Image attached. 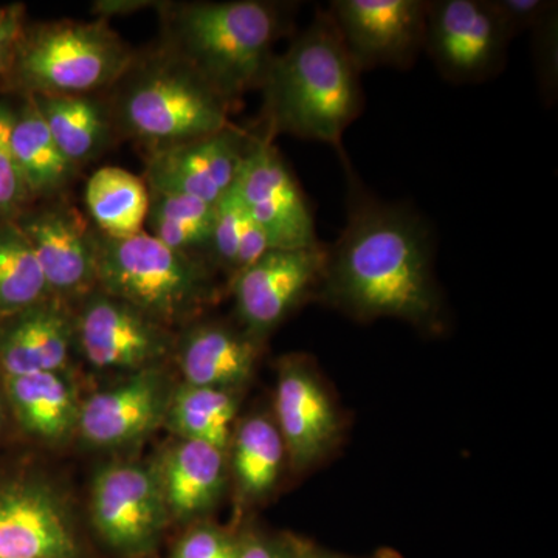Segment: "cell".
<instances>
[{
    "mask_svg": "<svg viewBox=\"0 0 558 558\" xmlns=\"http://www.w3.org/2000/svg\"><path fill=\"white\" fill-rule=\"evenodd\" d=\"M347 226L328 245L317 299L360 322L398 318L427 333L446 329L435 275V233L416 208L385 202L349 180Z\"/></svg>",
    "mask_w": 558,
    "mask_h": 558,
    "instance_id": "6da1fadb",
    "label": "cell"
},
{
    "mask_svg": "<svg viewBox=\"0 0 558 558\" xmlns=\"http://www.w3.org/2000/svg\"><path fill=\"white\" fill-rule=\"evenodd\" d=\"M360 70L328 10L275 54L263 84L264 134H288L341 149L348 128L365 108Z\"/></svg>",
    "mask_w": 558,
    "mask_h": 558,
    "instance_id": "7a4b0ae2",
    "label": "cell"
},
{
    "mask_svg": "<svg viewBox=\"0 0 558 558\" xmlns=\"http://www.w3.org/2000/svg\"><path fill=\"white\" fill-rule=\"evenodd\" d=\"M296 9L299 3L274 0L160 2L161 46L189 61L234 106L259 89Z\"/></svg>",
    "mask_w": 558,
    "mask_h": 558,
    "instance_id": "3957f363",
    "label": "cell"
},
{
    "mask_svg": "<svg viewBox=\"0 0 558 558\" xmlns=\"http://www.w3.org/2000/svg\"><path fill=\"white\" fill-rule=\"evenodd\" d=\"M117 137L153 153L215 134L233 106L189 61L165 46L137 53L105 92Z\"/></svg>",
    "mask_w": 558,
    "mask_h": 558,
    "instance_id": "277c9868",
    "label": "cell"
},
{
    "mask_svg": "<svg viewBox=\"0 0 558 558\" xmlns=\"http://www.w3.org/2000/svg\"><path fill=\"white\" fill-rule=\"evenodd\" d=\"M97 289L167 328L196 322L218 300L215 267L204 255L178 252L148 231L109 238L95 230Z\"/></svg>",
    "mask_w": 558,
    "mask_h": 558,
    "instance_id": "5b68a950",
    "label": "cell"
},
{
    "mask_svg": "<svg viewBox=\"0 0 558 558\" xmlns=\"http://www.w3.org/2000/svg\"><path fill=\"white\" fill-rule=\"evenodd\" d=\"M134 54L105 20L27 24L0 83L20 98L105 94Z\"/></svg>",
    "mask_w": 558,
    "mask_h": 558,
    "instance_id": "8992f818",
    "label": "cell"
},
{
    "mask_svg": "<svg viewBox=\"0 0 558 558\" xmlns=\"http://www.w3.org/2000/svg\"><path fill=\"white\" fill-rule=\"evenodd\" d=\"M90 519L113 553L149 556L171 521L156 465L124 461L98 470L90 488Z\"/></svg>",
    "mask_w": 558,
    "mask_h": 558,
    "instance_id": "52a82bcc",
    "label": "cell"
},
{
    "mask_svg": "<svg viewBox=\"0 0 558 558\" xmlns=\"http://www.w3.org/2000/svg\"><path fill=\"white\" fill-rule=\"evenodd\" d=\"M75 311L76 349L100 371L126 376L159 368L175 351L172 329L116 296L95 289Z\"/></svg>",
    "mask_w": 558,
    "mask_h": 558,
    "instance_id": "ba28073f",
    "label": "cell"
},
{
    "mask_svg": "<svg viewBox=\"0 0 558 558\" xmlns=\"http://www.w3.org/2000/svg\"><path fill=\"white\" fill-rule=\"evenodd\" d=\"M328 245L271 248L230 281L241 328L267 337L311 296H317L325 275Z\"/></svg>",
    "mask_w": 558,
    "mask_h": 558,
    "instance_id": "9c48e42d",
    "label": "cell"
},
{
    "mask_svg": "<svg viewBox=\"0 0 558 558\" xmlns=\"http://www.w3.org/2000/svg\"><path fill=\"white\" fill-rule=\"evenodd\" d=\"M271 416L295 472L317 468L336 450L343 435L339 405L306 355H288L278 363Z\"/></svg>",
    "mask_w": 558,
    "mask_h": 558,
    "instance_id": "30bf717a",
    "label": "cell"
},
{
    "mask_svg": "<svg viewBox=\"0 0 558 558\" xmlns=\"http://www.w3.org/2000/svg\"><path fill=\"white\" fill-rule=\"evenodd\" d=\"M275 138L252 135L234 191L258 223L271 248H307L319 244L314 213Z\"/></svg>",
    "mask_w": 558,
    "mask_h": 558,
    "instance_id": "8fae6325",
    "label": "cell"
},
{
    "mask_svg": "<svg viewBox=\"0 0 558 558\" xmlns=\"http://www.w3.org/2000/svg\"><path fill=\"white\" fill-rule=\"evenodd\" d=\"M509 44L487 0H427L424 51L450 83L494 78Z\"/></svg>",
    "mask_w": 558,
    "mask_h": 558,
    "instance_id": "7c38bea8",
    "label": "cell"
},
{
    "mask_svg": "<svg viewBox=\"0 0 558 558\" xmlns=\"http://www.w3.org/2000/svg\"><path fill=\"white\" fill-rule=\"evenodd\" d=\"M326 10L360 72L407 70L424 51L427 0H332Z\"/></svg>",
    "mask_w": 558,
    "mask_h": 558,
    "instance_id": "4fadbf2b",
    "label": "cell"
},
{
    "mask_svg": "<svg viewBox=\"0 0 558 558\" xmlns=\"http://www.w3.org/2000/svg\"><path fill=\"white\" fill-rule=\"evenodd\" d=\"M16 223L31 242L53 299L78 304L97 289L94 226L64 196L33 204Z\"/></svg>",
    "mask_w": 558,
    "mask_h": 558,
    "instance_id": "5bb4252c",
    "label": "cell"
},
{
    "mask_svg": "<svg viewBox=\"0 0 558 558\" xmlns=\"http://www.w3.org/2000/svg\"><path fill=\"white\" fill-rule=\"evenodd\" d=\"M0 558H81L68 501L49 481L0 483Z\"/></svg>",
    "mask_w": 558,
    "mask_h": 558,
    "instance_id": "9a60e30c",
    "label": "cell"
},
{
    "mask_svg": "<svg viewBox=\"0 0 558 558\" xmlns=\"http://www.w3.org/2000/svg\"><path fill=\"white\" fill-rule=\"evenodd\" d=\"M172 391L163 366L130 374L81 400L76 433L94 449L130 447L165 424Z\"/></svg>",
    "mask_w": 558,
    "mask_h": 558,
    "instance_id": "2e32d148",
    "label": "cell"
},
{
    "mask_svg": "<svg viewBox=\"0 0 558 558\" xmlns=\"http://www.w3.org/2000/svg\"><path fill=\"white\" fill-rule=\"evenodd\" d=\"M252 135L231 123L215 134L153 150L146 159V186L216 205L240 178Z\"/></svg>",
    "mask_w": 558,
    "mask_h": 558,
    "instance_id": "e0dca14e",
    "label": "cell"
},
{
    "mask_svg": "<svg viewBox=\"0 0 558 558\" xmlns=\"http://www.w3.org/2000/svg\"><path fill=\"white\" fill-rule=\"evenodd\" d=\"M75 349V311L64 301L50 296L0 318L2 377L65 373Z\"/></svg>",
    "mask_w": 558,
    "mask_h": 558,
    "instance_id": "ac0fdd59",
    "label": "cell"
},
{
    "mask_svg": "<svg viewBox=\"0 0 558 558\" xmlns=\"http://www.w3.org/2000/svg\"><path fill=\"white\" fill-rule=\"evenodd\" d=\"M263 341L222 322H193L175 341L183 384L241 392L253 377Z\"/></svg>",
    "mask_w": 558,
    "mask_h": 558,
    "instance_id": "d6986e66",
    "label": "cell"
},
{
    "mask_svg": "<svg viewBox=\"0 0 558 558\" xmlns=\"http://www.w3.org/2000/svg\"><path fill=\"white\" fill-rule=\"evenodd\" d=\"M170 519L196 523L218 508L229 484L227 451L179 439L156 462Z\"/></svg>",
    "mask_w": 558,
    "mask_h": 558,
    "instance_id": "ffe728a7",
    "label": "cell"
},
{
    "mask_svg": "<svg viewBox=\"0 0 558 558\" xmlns=\"http://www.w3.org/2000/svg\"><path fill=\"white\" fill-rule=\"evenodd\" d=\"M7 403L17 424L40 442L68 440L78 428L81 400L65 373L2 377Z\"/></svg>",
    "mask_w": 558,
    "mask_h": 558,
    "instance_id": "44dd1931",
    "label": "cell"
},
{
    "mask_svg": "<svg viewBox=\"0 0 558 558\" xmlns=\"http://www.w3.org/2000/svg\"><path fill=\"white\" fill-rule=\"evenodd\" d=\"M10 148L35 202L64 196L78 170L51 138L49 128L32 97L10 108Z\"/></svg>",
    "mask_w": 558,
    "mask_h": 558,
    "instance_id": "7402d4cb",
    "label": "cell"
},
{
    "mask_svg": "<svg viewBox=\"0 0 558 558\" xmlns=\"http://www.w3.org/2000/svg\"><path fill=\"white\" fill-rule=\"evenodd\" d=\"M227 461L242 505H256L274 494L289 462L284 440L270 413H253L236 422Z\"/></svg>",
    "mask_w": 558,
    "mask_h": 558,
    "instance_id": "603a6c76",
    "label": "cell"
},
{
    "mask_svg": "<svg viewBox=\"0 0 558 558\" xmlns=\"http://www.w3.org/2000/svg\"><path fill=\"white\" fill-rule=\"evenodd\" d=\"M32 98L49 128L51 138L76 170L100 159L116 142L105 95Z\"/></svg>",
    "mask_w": 558,
    "mask_h": 558,
    "instance_id": "cb8c5ba5",
    "label": "cell"
},
{
    "mask_svg": "<svg viewBox=\"0 0 558 558\" xmlns=\"http://www.w3.org/2000/svg\"><path fill=\"white\" fill-rule=\"evenodd\" d=\"M84 197L94 229L105 236L130 238L145 231L149 190L132 172L119 167L95 171Z\"/></svg>",
    "mask_w": 558,
    "mask_h": 558,
    "instance_id": "d4e9b609",
    "label": "cell"
},
{
    "mask_svg": "<svg viewBox=\"0 0 558 558\" xmlns=\"http://www.w3.org/2000/svg\"><path fill=\"white\" fill-rule=\"evenodd\" d=\"M240 392L182 384L172 391L165 425L179 439L227 451L236 427Z\"/></svg>",
    "mask_w": 558,
    "mask_h": 558,
    "instance_id": "484cf974",
    "label": "cell"
},
{
    "mask_svg": "<svg viewBox=\"0 0 558 558\" xmlns=\"http://www.w3.org/2000/svg\"><path fill=\"white\" fill-rule=\"evenodd\" d=\"M271 250L269 240L231 189L216 204L211 236L205 258L229 281Z\"/></svg>",
    "mask_w": 558,
    "mask_h": 558,
    "instance_id": "4316f807",
    "label": "cell"
},
{
    "mask_svg": "<svg viewBox=\"0 0 558 558\" xmlns=\"http://www.w3.org/2000/svg\"><path fill=\"white\" fill-rule=\"evenodd\" d=\"M215 207L186 194L149 190L148 233L167 247L205 256Z\"/></svg>",
    "mask_w": 558,
    "mask_h": 558,
    "instance_id": "83f0119b",
    "label": "cell"
},
{
    "mask_svg": "<svg viewBox=\"0 0 558 558\" xmlns=\"http://www.w3.org/2000/svg\"><path fill=\"white\" fill-rule=\"evenodd\" d=\"M31 242L16 222L0 223V318L50 299Z\"/></svg>",
    "mask_w": 558,
    "mask_h": 558,
    "instance_id": "f1b7e54d",
    "label": "cell"
},
{
    "mask_svg": "<svg viewBox=\"0 0 558 558\" xmlns=\"http://www.w3.org/2000/svg\"><path fill=\"white\" fill-rule=\"evenodd\" d=\"M9 102L0 101V223L16 222L36 204L10 148Z\"/></svg>",
    "mask_w": 558,
    "mask_h": 558,
    "instance_id": "f546056e",
    "label": "cell"
},
{
    "mask_svg": "<svg viewBox=\"0 0 558 558\" xmlns=\"http://www.w3.org/2000/svg\"><path fill=\"white\" fill-rule=\"evenodd\" d=\"M241 534L196 521L172 548L171 558H240Z\"/></svg>",
    "mask_w": 558,
    "mask_h": 558,
    "instance_id": "4dcf8cb0",
    "label": "cell"
},
{
    "mask_svg": "<svg viewBox=\"0 0 558 558\" xmlns=\"http://www.w3.org/2000/svg\"><path fill=\"white\" fill-rule=\"evenodd\" d=\"M497 14L499 24L512 40L524 32H532L542 24L558 3L553 0H487Z\"/></svg>",
    "mask_w": 558,
    "mask_h": 558,
    "instance_id": "1f68e13d",
    "label": "cell"
},
{
    "mask_svg": "<svg viewBox=\"0 0 558 558\" xmlns=\"http://www.w3.org/2000/svg\"><path fill=\"white\" fill-rule=\"evenodd\" d=\"M557 11H553L535 31H532L538 83L543 97L548 102H553L557 95Z\"/></svg>",
    "mask_w": 558,
    "mask_h": 558,
    "instance_id": "d6a6232c",
    "label": "cell"
},
{
    "mask_svg": "<svg viewBox=\"0 0 558 558\" xmlns=\"http://www.w3.org/2000/svg\"><path fill=\"white\" fill-rule=\"evenodd\" d=\"M306 546L290 534L247 531L241 534L240 558H303Z\"/></svg>",
    "mask_w": 558,
    "mask_h": 558,
    "instance_id": "836d02e7",
    "label": "cell"
},
{
    "mask_svg": "<svg viewBox=\"0 0 558 558\" xmlns=\"http://www.w3.org/2000/svg\"><path fill=\"white\" fill-rule=\"evenodd\" d=\"M27 24V13L22 3L0 5V78L9 69Z\"/></svg>",
    "mask_w": 558,
    "mask_h": 558,
    "instance_id": "e575fe53",
    "label": "cell"
},
{
    "mask_svg": "<svg viewBox=\"0 0 558 558\" xmlns=\"http://www.w3.org/2000/svg\"><path fill=\"white\" fill-rule=\"evenodd\" d=\"M160 2L154 0H98L92 3L90 10L97 20L108 21L110 17L128 16L146 9H159Z\"/></svg>",
    "mask_w": 558,
    "mask_h": 558,
    "instance_id": "d590c367",
    "label": "cell"
},
{
    "mask_svg": "<svg viewBox=\"0 0 558 558\" xmlns=\"http://www.w3.org/2000/svg\"><path fill=\"white\" fill-rule=\"evenodd\" d=\"M303 558H403L400 554L395 553L391 549H381L377 550V553L371 554L368 557H349L341 556V554L329 553V550H325L322 548H317V546L311 545L307 543L306 550H304Z\"/></svg>",
    "mask_w": 558,
    "mask_h": 558,
    "instance_id": "8d00e7d4",
    "label": "cell"
},
{
    "mask_svg": "<svg viewBox=\"0 0 558 558\" xmlns=\"http://www.w3.org/2000/svg\"><path fill=\"white\" fill-rule=\"evenodd\" d=\"M2 402H0V424H2Z\"/></svg>",
    "mask_w": 558,
    "mask_h": 558,
    "instance_id": "74e56055",
    "label": "cell"
}]
</instances>
